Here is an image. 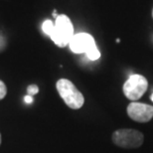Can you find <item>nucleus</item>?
Segmentation results:
<instances>
[{"instance_id": "obj_1", "label": "nucleus", "mask_w": 153, "mask_h": 153, "mask_svg": "<svg viewBox=\"0 0 153 153\" xmlns=\"http://www.w3.org/2000/svg\"><path fill=\"white\" fill-rule=\"evenodd\" d=\"M70 49L75 54H87L88 58L91 61L100 59V53L97 50L94 39L88 33L75 34L69 43Z\"/></svg>"}, {"instance_id": "obj_2", "label": "nucleus", "mask_w": 153, "mask_h": 153, "mask_svg": "<svg viewBox=\"0 0 153 153\" xmlns=\"http://www.w3.org/2000/svg\"><path fill=\"white\" fill-rule=\"evenodd\" d=\"M55 26L50 38L55 44L61 48L66 47L69 45L70 41L74 36V26L70 20V18L66 15H58L56 21L54 22Z\"/></svg>"}, {"instance_id": "obj_3", "label": "nucleus", "mask_w": 153, "mask_h": 153, "mask_svg": "<svg viewBox=\"0 0 153 153\" xmlns=\"http://www.w3.org/2000/svg\"><path fill=\"white\" fill-rule=\"evenodd\" d=\"M56 87L61 97L70 108L79 109L84 105V96L71 81L67 79H60L57 82Z\"/></svg>"}, {"instance_id": "obj_4", "label": "nucleus", "mask_w": 153, "mask_h": 153, "mask_svg": "<svg viewBox=\"0 0 153 153\" xmlns=\"http://www.w3.org/2000/svg\"><path fill=\"white\" fill-rule=\"evenodd\" d=\"M112 142L121 148H138L144 141V136L138 130L121 128L115 130L111 136Z\"/></svg>"}, {"instance_id": "obj_5", "label": "nucleus", "mask_w": 153, "mask_h": 153, "mask_svg": "<svg viewBox=\"0 0 153 153\" xmlns=\"http://www.w3.org/2000/svg\"><path fill=\"white\" fill-rule=\"evenodd\" d=\"M148 82L141 75L130 76L123 85L124 96L130 100H137L147 90Z\"/></svg>"}, {"instance_id": "obj_6", "label": "nucleus", "mask_w": 153, "mask_h": 153, "mask_svg": "<svg viewBox=\"0 0 153 153\" xmlns=\"http://www.w3.org/2000/svg\"><path fill=\"white\" fill-rule=\"evenodd\" d=\"M126 111L128 116L137 122H148L153 117V106L145 103L131 102Z\"/></svg>"}, {"instance_id": "obj_7", "label": "nucleus", "mask_w": 153, "mask_h": 153, "mask_svg": "<svg viewBox=\"0 0 153 153\" xmlns=\"http://www.w3.org/2000/svg\"><path fill=\"white\" fill-rule=\"evenodd\" d=\"M54 26H55V24H54L53 21L48 19V20H46V21L43 22L42 30H43V32H44L46 35L50 36V34L52 33V31H53V29H54Z\"/></svg>"}, {"instance_id": "obj_8", "label": "nucleus", "mask_w": 153, "mask_h": 153, "mask_svg": "<svg viewBox=\"0 0 153 153\" xmlns=\"http://www.w3.org/2000/svg\"><path fill=\"white\" fill-rule=\"evenodd\" d=\"M39 91V88L38 85H30L28 88H27V93H28V96H35L36 94H38Z\"/></svg>"}, {"instance_id": "obj_9", "label": "nucleus", "mask_w": 153, "mask_h": 153, "mask_svg": "<svg viewBox=\"0 0 153 153\" xmlns=\"http://www.w3.org/2000/svg\"><path fill=\"white\" fill-rule=\"evenodd\" d=\"M7 94V88H6L5 84L0 79V100H3Z\"/></svg>"}, {"instance_id": "obj_10", "label": "nucleus", "mask_w": 153, "mask_h": 153, "mask_svg": "<svg viewBox=\"0 0 153 153\" xmlns=\"http://www.w3.org/2000/svg\"><path fill=\"white\" fill-rule=\"evenodd\" d=\"M24 102H25L26 103H32L33 102V97L27 94V96L24 97Z\"/></svg>"}, {"instance_id": "obj_11", "label": "nucleus", "mask_w": 153, "mask_h": 153, "mask_svg": "<svg viewBox=\"0 0 153 153\" xmlns=\"http://www.w3.org/2000/svg\"><path fill=\"white\" fill-rule=\"evenodd\" d=\"M0 144H1V134H0Z\"/></svg>"}, {"instance_id": "obj_12", "label": "nucleus", "mask_w": 153, "mask_h": 153, "mask_svg": "<svg viewBox=\"0 0 153 153\" xmlns=\"http://www.w3.org/2000/svg\"><path fill=\"white\" fill-rule=\"evenodd\" d=\"M151 100L153 102V94H152V96H151Z\"/></svg>"}]
</instances>
